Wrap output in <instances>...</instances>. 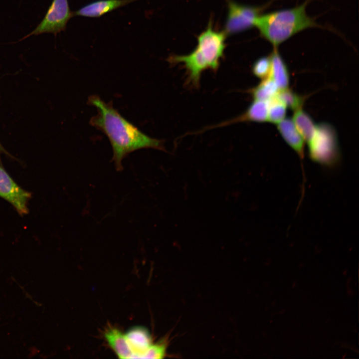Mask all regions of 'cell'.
Here are the masks:
<instances>
[{"label":"cell","mask_w":359,"mask_h":359,"mask_svg":"<svg viewBox=\"0 0 359 359\" xmlns=\"http://www.w3.org/2000/svg\"><path fill=\"white\" fill-rule=\"evenodd\" d=\"M135 0H100L89 3L78 9L73 15L98 17Z\"/></svg>","instance_id":"9c48e42d"},{"label":"cell","mask_w":359,"mask_h":359,"mask_svg":"<svg viewBox=\"0 0 359 359\" xmlns=\"http://www.w3.org/2000/svg\"><path fill=\"white\" fill-rule=\"evenodd\" d=\"M263 7L229 1L224 31L226 35L237 34L253 27Z\"/></svg>","instance_id":"5b68a950"},{"label":"cell","mask_w":359,"mask_h":359,"mask_svg":"<svg viewBox=\"0 0 359 359\" xmlns=\"http://www.w3.org/2000/svg\"><path fill=\"white\" fill-rule=\"evenodd\" d=\"M273 48L270 55L271 66L269 76L274 81L279 90H281L289 88L290 74L287 65L277 48Z\"/></svg>","instance_id":"7c38bea8"},{"label":"cell","mask_w":359,"mask_h":359,"mask_svg":"<svg viewBox=\"0 0 359 359\" xmlns=\"http://www.w3.org/2000/svg\"><path fill=\"white\" fill-rule=\"evenodd\" d=\"M109 347L120 359H133V351L125 337L119 329L109 327L104 332Z\"/></svg>","instance_id":"8fae6325"},{"label":"cell","mask_w":359,"mask_h":359,"mask_svg":"<svg viewBox=\"0 0 359 359\" xmlns=\"http://www.w3.org/2000/svg\"><path fill=\"white\" fill-rule=\"evenodd\" d=\"M268 101L253 99L246 110L241 115L207 129L221 127L230 124L242 122L262 123L267 121Z\"/></svg>","instance_id":"ba28073f"},{"label":"cell","mask_w":359,"mask_h":359,"mask_svg":"<svg viewBox=\"0 0 359 359\" xmlns=\"http://www.w3.org/2000/svg\"><path fill=\"white\" fill-rule=\"evenodd\" d=\"M133 351V359L142 358L147 349L152 345V338L144 327H134L125 335Z\"/></svg>","instance_id":"4fadbf2b"},{"label":"cell","mask_w":359,"mask_h":359,"mask_svg":"<svg viewBox=\"0 0 359 359\" xmlns=\"http://www.w3.org/2000/svg\"><path fill=\"white\" fill-rule=\"evenodd\" d=\"M312 160L323 166L332 167L338 164L340 150L335 128L326 122L318 123L312 139L308 143Z\"/></svg>","instance_id":"277c9868"},{"label":"cell","mask_w":359,"mask_h":359,"mask_svg":"<svg viewBox=\"0 0 359 359\" xmlns=\"http://www.w3.org/2000/svg\"><path fill=\"white\" fill-rule=\"evenodd\" d=\"M287 107L276 96L268 101L267 121L278 124L286 118Z\"/></svg>","instance_id":"e0dca14e"},{"label":"cell","mask_w":359,"mask_h":359,"mask_svg":"<svg viewBox=\"0 0 359 359\" xmlns=\"http://www.w3.org/2000/svg\"><path fill=\"white\" fill-rule=\"evenodd\" d=\"M277 128L284 140L296 152L301 160H303L305 142L297 130L292 120L285 118L277 124Z\"/></svg>","instance_id":"30bf717a"},{"label":"cell","mask_w":359,"mask_h":359,"mask_svg":"<svg viewBox=\"0 0 359 359\" xmlns=\"http://www.w3.org/2000/svg\"><path fill=\"white\" fill-rule=\"evenodd\" d=\"M73 15L68 0H53L42 21L28 35L60 32L65 30L68 21Z\"/></svg>","instance_id":"8992f818"},{"label":"cell","mask_w":359,"mask_h":359,"mask_svg":"<svg viewBox=\"0 0 359 359\" xmlns=\"http://www.w3.org/2000/svg\"><path fill=\"white\" fill-rule=\"evenodd\" d=\"M227 35L217 31L209 24L197 38L195 48L189 54L174 55L169 61L172 64L183 63L187 74V82L194 87L199 86L201 73L207 69L216 71L223 56Z\"/></svg>","instance_id":"7a4b0ae2"},{"label":"cell","mask_w":359,"mask_h":359,"mask_svg":"<svg viewBox=\"0 0 359 359\" xmlns=\"http://www.w3.org/2000/svg\"><path fill=\"white\" fill-rule=\"evenodd\" d=\"M279 89L269 76L262 81L249 91L253 99L268 101L276 97Z\"/></svg>","instance_id":"9a60e30c"},{"label":"cell","mask_w":359,"mask_h":359,"mask_svg":"<svg viewBox=\"0 0 359 359\" xmlns=\"http://www.w3.org/2000/svg\"><path fill=\"white\" fill-rule=\"evenodd\" d=\"M292 120L305 142L308 143L314 136L316 126L311 117L301 108L294 111Z\"/></svg>","instance_id":"5bb4252c"},{"label":"cell","mask_w":359,"mask_h":359,"mask_svg":"<svg viewBox=\"0 0 359 359\" xmlns=\"http://www.w3.org/2000/svg\"><path fill=\"white\" fill-rule=\"evenodd\" d=\"M3 151V149L0 144V153Z\"/></svg>","instance_id":"ffe728a7"},{"label":"cell","mask_w":359,"mask_h":359,"mask_svg":"<svg viewBox=\"0 0 359 359\" xmlns=\"http://www.w3.org/2000/svg\"><path fill=\"white\" fill-rule=\"evenodd\" d=\"M276 97L287 107L294 111L303 108L305 97L298 94L289 88L279 90Z\"/></svg>","instance_id":"2e32d148"},{"label":"cell","mask_w":359,"mask_h":359,"mask_svg":"<svg viewBox=\"0 0 359 359\" xmlns=\"http://www.w3.org/2000/svg\"><path fill=\"white\" fill-rule=\"evenodd\" d=\"M166 345L165 343L152 345L143 356V359H162L166 355Z\"/></svg>","instance_id":"d6986e66"},{"label":"cell","mask_w":359,"mask_h":359,"mask_svg":"<svg viewBox=\"0 0 359 359\" xmlns=\"http://www.w3.org/2000/svg\"><path fill=\"white\" fill-rule=\"evenodd\" d=\"M308 2V0L293 8L261 14L257 18L254 26L273 47L278 48L279 45L296 33L308 28L319 26L307 15L306 9Z\"/></svg>","instance_id":"3957f363"},{"label":"cell","mask_w":359,"mask_h":359,"mask_svg":"<svg viewBox=\"0 0 359 359\" xmlns=\"http://www.w3.org/2000/svg\"><path fill=\"white\" fill-rule=\"evenodd\" d=\"M271 61L270 56H262L253 63L252 65V72L253 75L261 80L269 77L271 70Z\"/></svg>","instance_id":"ac0fdd59"},{"label":"cell","mask_w":359,"mask_h":359,"mask_svg":"<svg viewBox=\"0 0 359 359\" xmlns=\"http://www.w3.org/2000/svg\"><path fill=\"white\" fill-rule=\"evenodd\" d=\"M0 197L11 204L21 215L26 214L31 194L21 188L0 166Z\"/></svg>","instance_id":"52a82bcc"},{"label":"cell","mask_w":359,"mask_h":359,"mask_svg":"<svg viewBox=\"0 0 359 359\" xmlns=\"http://www.w3.org/2000/svg\"><path fill=\"white\" fill-rule=\"evenodd\" d=\"M88 104L97 110L89 123L108 138L113 150L112 161L117 171L123 170V160L135 151L147 148L165 150L162 141L141 131L124 118L111 102L106 103L97 95H91L88 97Z\"/></svg>","instance_id":"6da1fadb"}]
</instances>
